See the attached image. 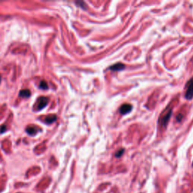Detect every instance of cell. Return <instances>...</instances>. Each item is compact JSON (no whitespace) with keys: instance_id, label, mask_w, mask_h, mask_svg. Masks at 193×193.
Wrapping results in <instances>:
<instances>
[{"instance_id":"6da1fadb","label":"cell","mask_w":193,"mask_h":193,"mask_svg":"<svg viewBox=\"0 0 193 193\" xmlns=\"http://www.w3.org/2000/svg\"><path fill=\"white\" fill-rule=\"evenodd\" d=\"M187 100H191L193 97V78L191 79L187 83V89L185 94Z\"/></svg>"},{"instance_id":"7a4b0ae2","label":"cell","mask_w":193,"mask_h":193,"mask_svg":"<svg viewBox=\"0 0 193 193\" xmlns=\"http://www.w3.org/2000/svg\"><path fill=\"white\" fill-rule=\"evenodd\" d=\"M171 113H172L171 110H168V111L164 115H162V117H161V119H160V121H159V122H160L161 125L162 126L163 128H165L167 126V124H168V122H169V120H170V118H171Z\"/></svg>"},{"instance_id":"3957f363","label":"cell","mask_w":193,"mask_h":193,"mask_svg":"<svg viewBox=\"0 0 193 193\" xmlns=\"http://www.w3.org/2000/svg\"><path fill=\"white\" fill-rule=\"evenodd\" d=\"M48 98L45 97V96H42V97L38 98L37 101V105H36L37 110H41L42 109L45 108L48 104Z\"/></svg>"},{"instance_id":"277c9868","label":"cell","mask_w":193,"mask_h":193,"mask_svg":"<svg viewBox=\"0 0 193 193\" xmlns=\"http://www.w3.org/2000/svg\"><path fill=\"white\" fill-rule=\"evenodd\" d=\"M131 110H132V106H131V104H129V103H125V104H123L122 106H121L120 110H119V112H120L122 115H125V114L131 112Z\"/></svg>"},{"instance_id":"5b68a950","label":"cell","mask_w":193,"mask_h":193,"mask_svg":"<svg viewBox=\"0 0 193 193\" xmlns=\"http://www.w3.org/2000/svg\"><path fill=\"white\" fill-rule=\"evenodd\" d=\"M124 67H125V66H124V64H121V63H119V64H114L113 66H110V69L113 70V71H119V70L124 69Z\"/></svg>"},{"instance_id":"8992f818","label":"cell","mask_w":193,"mask_h":193,"mask_svg":"<svg viewBox=\"0 0 193 193\" xmlns=\"http://www.w3.org/2000/svg\"><path fill=\"white\" fill-rule=\"evenodd\" d=\"M57 119V116L55 115H49L48 117H46L45 122L46 124H52Z\"/></svg>"},{"instance_id":"52a82bcc","label":"cell","mask_w":193,"mask_h":193,"mask_svg":"<svg viewBox=\"0 0 193 193\" xmlns=\"http://www.w3.org/2000/svg\"><path fill=\"white\" fill-rule=\"evenodd\" d=\"M20 95L24 96V97H29L30 96V91L29 90H22L20 91Z\"/></svg>"},{"instance_id":"ba28073f","label":"cell","mask_w":193,"mask_h":193,"mask_svg":"<svg viewBox=\"0 0 193 193\" xmlns=\"http://www.w3.org/2000/svg\"><path fill=\"white\" fill-rule=\"evenodd\" d=\"M27 131L28 132V134L30 135H35L36 134V132H37L36 128L34 127H29L27 129Z\"/></svg>"},{"instance_id":"9c48e42d","label":"cell","mask_w":193,"mask_h":193,"mask_svg":"<svg viewBox=\"0 0 193 193\" xmlns=\"http://www.w3.org/2000/svg\"><path fill=\"white\" fill-rule=\"evenodd\" d=\"M40 88L44 89V90L48 88V85H47V83L45 82V81H43V82H40Z\"/></svg>"},{"instance_id":"30bf717a","label":"cell","mask_w":193,"mask_h":193,"mask_svg":"<svg viewBox=\"0 0 193 193\" xmlns=\"http://www.w3.org/2000/svg\"><path fill=\"white\" fill-rule=\"evenodd\" d=\"M124 150H123V149H122V150H120L116 152V154H115V156H116V157H120V156L124 153Z\"/></svg>"},{"instance_id":"8fae6325","label":"cell","mask_w":193,"mask_h":193,"mask_svg":"<svg viewBox=\"0 0 193 193\" xmlns=\"http://www.w3.org/2000/svg\"><path fill=\"white\" fill-rule=\"evenodd\" d=\"M0 82H1V76H0Z\"/></svg>"}]
</instances>
